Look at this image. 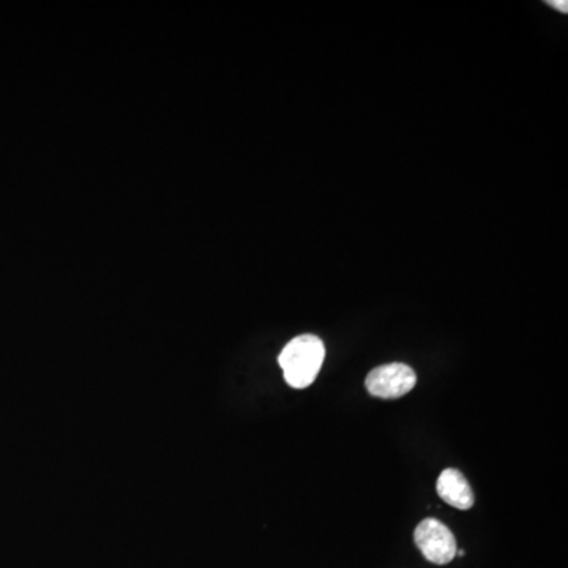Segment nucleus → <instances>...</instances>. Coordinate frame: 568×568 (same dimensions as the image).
<instances>
[{
    "label": "nucleus",
    "mask_w": 568,
    "mask_h": 568,
    "mask_svg": "<svg viewBox=\"0 0 568 568\" xmlns=\"http://www.w3.org/2000/svg\"><path fill=\"white\" fill-rule=\"evenodd\" d=\"M325 359V346L317 335L291 339L279 357L284 379L293 389H307L317 380Z\"/></svg>",
    "instance_id": "obj_1"
},
{
    "label": "nucleus",
    "mask_w": 568,
    "mask_h": 568,
    "mask_svg": "<svg viewBox=\"0 0 568 568\" xmlns=\"http://www.w3.org/2000/svg\"><path fill=\"white\" fill-rule=\"evenodd\" d=\"M415 545L425 559L436 566H446L456 556V540L453 532L436 518H426L414 532Z\"/></svg>",
    "instance_id": "obj_2"
},
{
    "label": "nucleus",
    "mask_w": 568,
    "mask_h": 568,
    "mask_svg": "<svg viewBox=\"0 0 568 568\" xmlns=\"http://www.w3.org/2000/svg\"><path fill=\"white\" fill-rule=\"evenodd\" d=\"M417 374L404 363L377 366L366 376L365 386L370 395L383 400H397L414 389Z\"/></svg>",
    "instance_id": "obj_3"
},
{
    "label": "nucleus",
    "mask_w": 568,
    "mask_h": 568,
    "mask_svg": "<svg viewBox=\"0 0 568 568\" xmlns=\"http://www.w3.org/2000/svg\"><path fill=\"white\" fill-rule=\"evenodd\" d=\"M436 490L446 504L452 505L459 511H469L476 502L469 481L456 469H446L439 476Z\"/></svg>",
    "instance_id": "obj_4"
},
{
    "label": "nucleus",
    "mask_w": 568,
    "mask_h": 568,
    "mask_svg": "<svg viewBox=\"0 0 568 568\" xmlns=\"http://www.w3.org/2000/svg\"><path fill=\"white\" fill-rule=\"evenodd\" d=\"M551 7H553V9H556V10H559V12H563V13H567L568 12V3L566 2V0H551V2H548Z\"/></svg>",
    "instance_id": "obj_5"
}]
</instances>
